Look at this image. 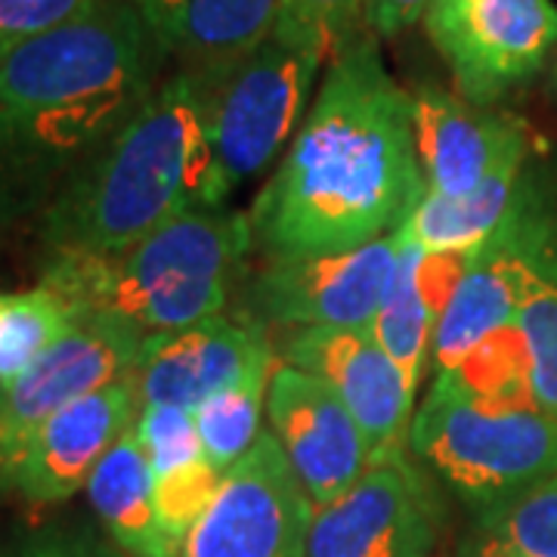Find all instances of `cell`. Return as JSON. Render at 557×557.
<instances>
[{"instance_id": "obj_1", "label": "cell", "mask_w": 557, "mask_h": 557, "mask_svg": "<svg viewBox=\"0 0 557 557\" xmlns=\"http://www.w3.org/2000/svg\"><path fill=\"white\" fill-rule=\"evenodd\" d=\"M424 193L412 94L366 32L329 60L317 100L251 205L255 251L267 260L350 251L397 233Z\"/></svg>"}, {"instance_id": "obj_2", "label": "cell", "mask_w": 557, "mask_h": 557, "mask_svg": "<svg viewBox=\"0 0 557 557\" xmlns=\"http://www.w3.org/2000/svg\"><path fill=\"white\" fill-rule=\"evenodd\" d=\"M164 57L131 0L0 53V236L44 218L152 97Z\"/></svg>"}, {"instance_id": "obj_3", "label": "cell", "mask_w": 557, "mask_h": 557, "mask_svg": "<svg viewBox=\"0 0 557 557\" xmlns=\"http://www.w3.org/2000/svg\"><path fill=\"white\" fill-rule=\"evenodd\" d=\"M211 97L196 69L159 81L134 119L81 168L38 220L47 255H121L168 220L226 208Z\"/></svg>"}, {"instance_id": "obj_4", "label": "cell", "mask_w": 557, "mask_h": 557, "mask_svg": "<svg viewBox=\"0 0 557 557\" xmlns=\"http://www.w3.org/2000/svg\"><path fill=\"white\" fill-rule=\"evenodd\" d=\"M251 251L248 214L196 208L121 255H47L40 285L75 317H119L149 338L220 317Z\"/></svg>"}, {"instance_id": "obj_5", "label": "cell", "mask_w": 557, "mask_h": 557, "mask_svg": "<svg viewBox=\"0 0 557 557\" xmlns=\"http://www.w3.org/2000/svg\"><path fill=\"white\" fill-rule=\"evenodd\" d=\"M409 453L478 518L557 474V418L480 409L440 372L412 416Z\"/></svg>"}, {"instance_id": "obj_6", "label": "cell", "mask_w": 557, "mask_h": 557, "mask_svg": "<svg viewBox=\"0 0 557 557\" xmlns=\"http://www.w3.org/2000/svg\"><path fill=\"white\" fill-rule=\"evenodd\" d=\"M322 62H329V47L278 16L258 47L218 69H201L211 97V146L226 196L245 180L260 177L288 149Z\"/></svg>"}, {"instance_id": "obj_7", "label": "cell", "mask_w": 557, "mask_h": 557, "mask_svg": "<svg viewBox=\"0 0 557 557\" xmlns=\"http://www.w3.org/2000/svg\"><path fill=\"white\" fill-rule=\"evenodd\" d=\"M146 335L106 313H78L75 325L22 375L0 381V493L32 437L75 399L134 372Z\"/></svg>"}, {"instance_id": "obj_8", "label": "cell", "mask_w": 557, "mask_h": 557, "mask_svg": "<svg viewBox=\"0 0 557 557\" xmlns=\"http://www.w3.org/2000/svg\"><path fill=\"white\" fill-rule=\"evenodd\" d=\"M557 208L533 168L523 171L508 218L468 255L465 273L434 335V372H449L474 344L515 322Z\"/></svg>"}, {"instance_id": "obj_9", "label": "cell", "mask_w": 557, "mask_h": 557, "mask_svg": "<svg viewBox=\"0 0 557 557\" xmlns=\"http://www.w3.org/2000/svg\"><path fill=\"white\" fill-rule=\"evenodd\" d=\"M424 28L458 94L493 106L545 65L557 47V7L552 0H431Z\"/></svg>"}, {"instance_id": "obj_10", "label": "cell", "mask_w": 557, "mask_h": 557, "mask_svg": "<svg viewBox=\"0 0 557 557\" xmlns=\"http://www.w3.org/2000/svg\"><path fill=\"white\" fill-rule=\"evenodd\" d=\"M317 505L273 431L223 474L208 515L189 530L180 557H307Z\"/></svg>"}, {"instance_id": "obj_11", "label": "cell", "mask_w": 557, "mask_h": 557, "mask_svg": "<svg viewBox=\"0 0 557 557\" xmlns=\"http://www.w3.org/2000/svg\"><path fill=\"white\" fill-rule=\"evenodd\" d=\"M443 505L409 449L375 458L313 511L307 557H434Z\"/></svg>"}, {"instance_id": "obj_12", "label": "cell", "mask_w": 557, "mask_h": 557, "mask_svg": "<svg viewBox=\"0 0 557 557\" xmlns=\"http://www.w3.org/2000/svg\"><path fill=\"white\" fill-rule=\"evenodd\" d=\"M403 236L381 239L335 255L267 260L245 282L239 317L282 329H354L369 325L391 288Z\"/></svg>"}, {"instance_id": "obj_13", "label": "cell", "mask_w": 557, "mask_h": 557, "mask_svg": "<svg viewBox=\"0 0 557 557\" xmlns=\"http://www.w3.org/2000/svg\"><path fill=\"white\" fill-rule=\"evenodd\" d=\"M276 341L245 317H211L177 332L149 335L139 347L134 381L139 406H180L196 412L208 397L242 381L273 375Z\"/></svg>"}, {"instance_id": "obj_14", "label": "cell", "mask_w": 557, "mask_h": 557, "mask_svg": "<svg viewBox=\"0 0 557 557\" xmlns=\"http://www.w3.org/2000/svg\"><path fill=\"white\" fill-rule=\"evenodd\" d=\"M276 354L282 362L313 372L338 391L369 440L372 461L409 449L416 391L369 325L288 329Z\"/></svg>"}, {"instance_id": "obj_15", "label": "cell", "mask_w": 557, "mask_h": 557, "mask_svg": "<svg viewBox=\"0 0 557 557\" xmlns=\"http://www.w3.org/2000/svg\"><path fill=\"white\" fill-rule=\"evenodd\" d=\"M267 421L282 453L322 508L372 465V449L338 391L313 372L282 362L267 387Z\"/></svg>"}, {"instance_id": "obj_16", "label": "cell", "mask_w": 557, "mask_h": 557, "mask_svg": "<svg viewBox=\"0 0 557 557\" xmlns=\"http://www.w3.org/2000/svg\"><path fill=\"white\" fill-rule=\"evenodd\" d=\"M139 416L134 372L75 399L32 437L10 493L32 505H60L81 493L94 468Z\"/></svg>"}, {"instance_id": "obj_17", "label": "cell", "mask_w": 557, "mask_h": 557, "mask_svg": "<svg viewBox=\"0 0 557 557\" xmlns=\"http://www.w3.org/2000/svg\"><path fill=\"white\" fill-rule=\"evenodd\" d=\"M412 131L428 193L465 196L511 159H527L533 143L511 115L474 106L437 84H418L412 94Z\"/></svg>"}, {"instance_id": "obj_18", "label": "cell", "mask_w": 557, "mask_h": 557, "mask_svg": "<svg viewBox=\"0 0 557 557\" xmlns=\"http://www.w3.org/2000/svg\"><path fill=\"white\" fill-rule=\"evenodd\" d=\"M168 57L183 69H218L258 47L282 0H131Z\"/></svg>"}, {"instance_id": "obj_19", "label": "cell", "mask_w": 557, "mask_h": 557, "mask_svg": "<svg viewBox=\"0 0 557 557\" xmlns=\"http://www.w3.org/2000/svg\"><path fill=\"white\" fill-rule=\"evenodd\" d=\"M156 478L134 428L106 453L84 493L106 536L127 557H180L156 511Z\"/></svg>"}, {"instance_id": "obj_20", "label": "cell", "mask_w": 557, "mask_h": 557, "mask_svg": "<svg viewBox=\"0 0 557 557\" xmlns=\"http://www.w3.org/2000/svg\"><path fill=\"white\" fill-rule=\"evenodd\" d=\"M527 168L530 156L505 161L465 196L424 193L416 211L399 226L403 239L418 245L421 251H474L508 218Z\"/></svg>"}, {"instance_id": "obj_21", "label": "cell", "mask_w": 557, "mask_h": 557, "mask_svg": "<svg viewBox=\"0 0 557 557\" xmlns=\"http://www.w3.org/2000/svg\"><path fill=\"white\" fill-rule=\"evenodd\" d=\"M443 375H449L458 391L480 409H493V412L539 409L533 397L530 347L518 319L490 332Z\"/></svg>"}, {"instance_id": "obj_22", "label": "cell", "mask_w": 557, "mask_h": 557, "mask_svg": "<svg viewBox=\"0 0 557 557\" xmlns=\"http://www.w3.org/2000/svg\"><path fill=\"white\" fill-rule=\"evenodd\" d=\"M418 255H421V248L403 239V251H399L391 288L381 300L375 319L369 322L372 335L394 357V362L403 369V375L416 394L424 372H428V362L434 354V335H437V317L431 313V307L421 300V292H418Z\"/></svg>"}, {"instance_id": "obj_23", "label": "cell", "mask_w": 557, "mask_h": 557, "mask_svg": "<svg viewBox=\"0 0 557 557\" xmlns=\"http://www.w3.org/2000/svg\"><path fill=\"white\" fill-rule=\"evenodd\" d=\"M518 325L530 347L536 406L545 416L557 418V214L520 300Z\"/></svg>"}, {"instance_id": "obj_24", "label": "cell", "mask_w": 557, "mask_h": 557, "mask_svg": "<svg viewBox=\"0 0 557 557\" xmlns=\"http://www.w3.org/2000/svg\"><path fill=\"white\" fill-rule=\"evenodd\" d=\"M75 325L69 304L50 288L0 295V381L22 375Z\"/></svg>"}, {"instance_id": "obj_25", "label": "cell", "mask_w": 557, "mask_h": 557, "mask_svg": "<svg viewBox=\"0 0 557 557\" xmlns=\"http://www.w3.org/2000/svg\"><path fill=\"white\" fill-rule=\"evenodd\" d=\"M270 379L273 375L242 381V384L230 387V391H220L214 397H208L193 412L196 428H199L205 458L223 474L258 443L260 431H263L260 428V416L267 412Z\"/></svg>"}, {"instance_id": "obj_26", "label": "cell", "mask_w": 557, "mask_h": 557, "mask_svg": "<svg viewBox=\"0 0 557 557\" xmlns=\"http://www.w3.org/2000/svg\"><path fill=\"white\" fill-rule=\"evenodd\" d=\"M478 539L518 557H557V474L478 515Z\"/></svg>"}, {"instance_id": "obj_27", "label": "cell", "mask_w": 557, "mask_h": 557, "mask_svg": "<svg viewBox=\"0 0 557 557\" xmlns=\"http://www.w3.org/2000/svg\"><path fill=\"white\" fill-rule=\"evenodd\" d=\"M223 483V471H218L208 458L196 465H186L180 471H171L164 478H156V511L161 527L174 545H183L189 530L199 523L208 508L214 505Z\"/></svg>"}, {"instance_id": "obj_28", "label": "cell", "mask_w": 557, "mask_h": 557, "mask_svg": "<svg viewBox=\"0 0 557 557\" xmlns=\"http://www.w3.org/2000/svg\"><path fill=\"white\" fill-rule=\"evenodd\" d=\"M143 456L152 468V478H164L186 465H196L205 458L199 428L189 409L180 406H139L134 421Z\"/></svg>"}, {"instance_id": "obj_29", "label": "cell", "mask_w": 557, "mask_h": 557, "mask_svg": "<svg viewBox=\"0 0 557 557\" xmlns=\"http://www.w3.org/2000/svg\"><path fill=\"white\" fill-rule=\"evenodd\" d=\"M282 20L317 35L329 47V60L369 32L366 0H282Z\"/></svg>"}, {"instance_id": "obj_30", "label": "cell", "mask_w": 557, "mask_h": 557, "mask_svg": "<svg viewBox=\"0 0 557 557\" xmlns=\"http://www.w3.org/2000/svg\"><path fill=\"white\" fill-rule=\"evenodd\" d=\"M0 557H127L94 527H44L0 542Z\"/></svg>"}, {"instance_id": "obj_31", "label": "cell", "mask_w": 557, "mask_h": 557, "mask_svg": "<svg viewBox=\"0 0 557 557\" xmlns=\"http://www.w3.org/2000/svg\"><path fill=\"white\" fill-rule=\"evenodd\" d=\"M109 0H0V53L20 40L78 20Z\"/></svg>"}, {"instance_id": "obj_32", "label": "cell", "mask_w": 557, "mask_h": 557, "mask_svg": "<svg viewBox=\"0 0 557 557\" xmlns=\"http://www.w3.org/2000/svg\"><path fill=\"white\" fill-rule=\"evenodd\" d=\"M468 255L465 251H421L418 255V292H421V300L431 307V313L437 317V322L446 313L453 295H456L461 273H465V263H468Z\"/></svg>"}, {"instance_id": "obj_33", "label": "cell", "mask_w": 557, "mask_h": 557, "mask_svg": "<svg viewBox=\"0 0 557 557\" xmlns=\"http://www.w3.org/2000/svg\"><path fill=\"white\" fill-rule=\"evenodd\" d=\"M431 0H366V25L375 38H391L416 25Z\"/></svg>"}, {"instance_id": "obj_34", "label": "cell", "mask_w": 557, "mask_h": 557, "mask_svg": "<svg viewBox=\"0 0 557 557\" xmlns=\"http://www.w3.org/2000/svg\"><path fill=\"white\" fill-rule=\"evenodd\" d=\"M458 557H518L511 555V552H505V548H496V545H490V542H483V539H471L465 548H461V555Z\"/></svg>"}]
</instances>
